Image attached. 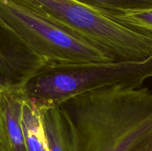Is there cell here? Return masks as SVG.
Returning <instances> with one entry per match:
<instances>
[{
    "label": "cell",
    "mask_w": 152,
    "mask_h": 151,
    "mask_svg": "<svg viewBox=\"0 0 152 151\" xmlns=\"http://www.w3.org/2000/svg\"><path fill=\"white\" fill-rule=\"evenodd\" d=\"M71 118L74 151H129L152 131V92L122 84L60 104Z\"/></svg>",
    "instance_id": "cell-1"
},
{
    "label": "cell",
    "mask_w": 152,
    "mask_h": 151,
    "mask_svg": "<svg viewBox=\"0 0 152 151\" xmlns=\"http://www.w3.org/2000/svg\"><path fill=\"white\" fill-rule=\"evenodd\" d=\"M0 30L12 50L41 70L57 65L117 61L32 9L11 0H0Z\"/></svg>",
    "instance_id": "cell-2"
},
{
    "label": "cell",
    "mask_w": 152,
    "mask_h": 151,
    "mask_svg": "<svg viewBox=\"0 0 152 151\" xmlns=\"http://www.w3.org/2000/svg\"><path fill=\"white\" fill-rule=\"evenodd\" d=\"M97 48L114 60H141L152 55V35L128 27L108 12L77 0H11Z\"/></svg>",
    "instance_id": "cell-3"
},
{
    "label": "cell",
    "mask_w": 152,
    "mask_h": 151,
    "mask_svg": "<svg viewBox=\"0 0 152 151\" xmlns=\"http://www.w3.org/2000/svg\"><path fill=\"white\" fill-rule=\"evenodd\" d=\"M152 77V55L141 60L62 65L42 68L25 84L28 97L42 105H60L70 98L109 86L142 87Z\"/></svg>",
    "instance_id": "cell-4"
},
{
    "label": "cell",
    "mask_w": 152,
    "mask_h": 151,
    "mask_svg": "<svg viewBox=\"0 0 152 151\" xmlns=\"http://www.w3.org/2000/svg\"><path fill=\"white\" fill-rule=\"evenodd\" d=\"M38 105L42 110L48 151H74L72 123L63 107Z\"/></svg>",
    "instance_id": "cell-5"
},
{
    "label": "cell",
    "mask_w": 152,
    "mask_h": 151,
    "mask_svg": "<svg viewBox=\"0 0 152 151\" xmlns=\"http://www.w3.org/2000/svg\"><path fill=\"white\" fill-rule=\"evenodd\" d=\"M22 125L28 151H48L39 105L27 96L22 107Z\"/></svg>",
    "instance_id": "cell-6"
},
{
    "label": "cell",
    "mask_w": 152,
    "mask_h": 151,
    "mask_svg": "<svg viewBox=\"0 0 152 151\" xmlns=\"http://www.w3.org/2000/svg\"><path fill=\"white\" fill-rule=\"evenodd\" d=\"M38 70L39 68L33 62L0 50V87L25 84Z\"/></svg>",
    "instance_id": "cell-7"
},
{
    "label": "cell",
    "mask_w": 152,
    "mask_h": 151,
    "mask_svg": "<svg viewBox=\"0 0 152 151\" xmlns=\"http://www.w3.org/2000/svg\"><path fill=\"white\" fill-rule=\"evenodd\" d=\"M88 7L109 13L152 10V0H77Z\"/></svg>",
    "instance_id": "cell-8"
},
{
    "label": "cell",
    "mask_w": 152,
    "mask_h": 151,
    "mask_svg": "<svg viewBox=\"0 0 152 151\" xmlns=\"http://www.w3.org/2000/svg\"><path fill=\"white\" fill-rule=\"evenodd\" d=\"M110 14L126 26L152 35V10Z\"/></svg>",
    "instance_id": "cell-9"
},
{
    "label": "cell",
    "mask_w": 152,
    "mask_h": 151,
    "mask_svg": "<svg viewBox=\"0 0 152 151\" xmlns=\"http://www.w3.org/2000/svg\"><path fill=\"white\" fill-rule=\"evenodd\" d=\"M129 151H152V131L134 145Z\"/></svg>",
    "instance_id": "cell-10"
},
{
    "label": "cell",
    "mask_w": 152,
    "mask_h": 151,
    "mask_svg": "<svg viewBox=\"0 0 152 151\" xmlns=\"http://www.w3.org/2000/svg\"><path fill=\"white\" fill-rule=\"evenodd\" d=\"M0 151H8L7 142H6L5 139V134H4V124H3L1 110H0Z\"/></svg>",
    "instance_id": "cell-11"
}]
</instances>
